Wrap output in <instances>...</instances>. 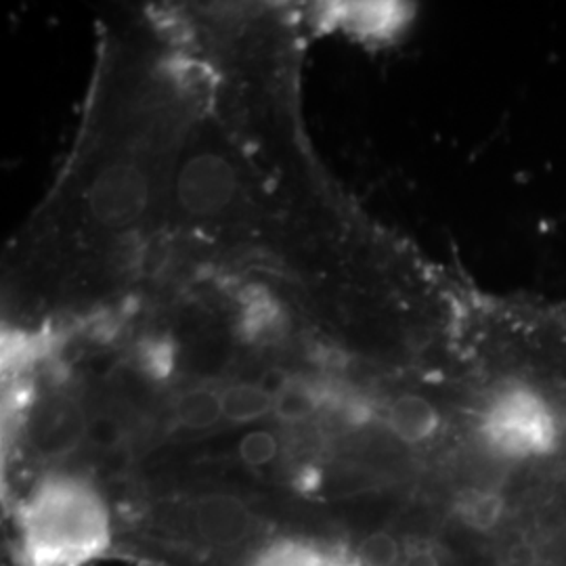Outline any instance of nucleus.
<instances>
[{"mask_svg": "<svg viewBox=\"0 0 566 566\" xmlns=\"http://www.w3.org/2000/svg\"><path fill=\"white\" fill-rule=\"evenodd\" d=\"M243 325L248 329L250 336L254 338H263L273 334L275 329L273 327H280V313H277V306L269 301H254V303L248 306L245 311V319Z\"/></svg>", "mask_w": 566, "mask_h": 566, "instance_id": "obj_15", "label": "nucleus"}, {"mask_svg": "<svg viewBox=\"0 0 566 566\" xmlns=\"http://www.w3.org/2000/svg\"><path fill=\"white\" fill-rule=\"evenodd\" d=\"M280 451L277 437L269 430H250L245 432L238 446V453L242 458V462L250 468H263L269 465Z\"/></svg>", "mask_w": 566, "mask_h": 566, "instance_id": "obj_14", "label": "nucleus"}, {"mask_svg": "<svg viewBox=\"0 0 566 566\" xmlns=\"http://www.w3.org/2000/svg\"><path fill=\"white\" fill-rule=\"evenodd\" d=\"M147 179L133 164L107 166L93 182L91 212L97 223L122 229L135 223L147 208Z\"/></svg>", "mask_w": 566, "mask_h": 566, "instance_id": "obj_4", "label": "nucleus"}, {"mask_svg": "<svg viewBox=\"0 0 566 566\" xmlns=\"http://www.w3.org/2000/svg\"><path fill=\"white\" fill-rule=\"evenodd\" d=\"M353 554L361 566H401L403 560L401 544L386 531L364 537Z\"/></svg>", "mask_w": 566, "mask_h": 566, "instance_id": "obj_13", "label": "nucleus"}, {"mask_svg": "<svg viewBox=\"0 0 566 566\" xmlns=\"http://www.w3.org/2000/svg\"><path fill=\"white\" fill-rule=\"evenodd\" d=\"M182 528L203 547H238L254 539L261 518L233 495H203L181 512Z\"/></svg>", "mask_w": 566, "mask_h": 566, "instance_id": "obj_3", "label": "nucleus"}, {"mask_svg": "<svg viewBox=\"0 0 566 566\" xmlns=\"http://www.w3.org/2000/svg\"><path fill=\"white\" fill-rule=\"evenodd\" d=\"M13 566H88L109 556L116 526L91 481L55 472L28 489L11 512Z\"/></svg>", "mask_w": 566, "mask_h": 566, "instance_id": "obj_1", "label": "nucleus"}, {"mask_svg": "<svg viewBox=\"0 0 566 566\" xmlns=\"http://www.w3.org/2000/svg\"><path fill=\"white\" fill-rule=\"evenodd\" d=\"M386 424L405 446H420L437 434L441 416L424 397L403 395L386 409Z\"/></svg>", "mask_w": 566, "mask_h": 566, "instance_id": "obj_7", "label": "nucleus"}, {"mask_svg": "<svg viewBox=\"0 0 566 566\" xmlns=\"http://www.w3.org/2000/svg\"><path fill=\"white\" fill-rule=\"evenodd\" d=\"M172 416L179 428L185 430H210L224 420L221 390L196 386L177 397Z\"/></svg>", "mask_w": 566, "mask_h": 566, "instance_id": "obj_8", "label": "nucleus"}, {"mask_svg": "<svg viewBox=\"0 0 566 566\" xmlns=\"http://www.w3.org/2000/svg\"><path fill=\"white\" fill-rule=\"evenodd\" d=\"M453 514L472 531H491L504 516V500L493 491L470 489L455 497Z\"/></svg>", "mask_w": 566, "mask_h": 566, "instance_id": "obj_11", "label": "nucleus"}, {"mask_svg": "<svg viewBox=\"0 0 566 566\" xmlns=\"http://www.w3.org/2000/svg\"><path fill=\"white\" fill-rule=\"evenodd\" d=\"M322 405V395L303 382L283 386L275 392V413L287 422H303L317 413Z\"/></svg>", "mask_w": 566, "mask_h": 566, "instance_id": "obj_12", "label": "nucleus"}, {"mask_svg": "<svg viewBox=\"0 0 566 566\" xmlns=\"http://www.w3.org/2000/svg\"><path fill=\"white\" fill-rule=\"evenodd\" d=\"M238 175L221 156L202 154L185 164L177 182L182 208L193 217H212L223 212L235 198Z\"/></svg>", "mask_w": 566, "mask_h": 566, "instance_id": "obj_5", "label": "nucleus"}, {"mask_svg": "<svg viewBox=\"0 0 566 566\" xmlns=\"http://www.w3.org/2000/svg\"><path fill=\"white\" fill-rule=\"evenodd\" d=\"M486 443L506 458H533L549 453L558 426L546 401L525 388L500 395L483 420Z\"/></svg>", "mask_w": 566, "mask_h": 566, "instance_id": "obj_2", "label": "nucleus"}, {"mask_svg": "<svg viewBox=\"0 0 566 566\" xmlns=\"http://www.w3.org/2000/svg\"><path fill=\"white\" fill-rule=\"evenodd\" d=\"M245 566H361L355 554L303 535H282L264 542Z\"/></svg>", "mask_w": 566, "mask_h": 566, "instance_id": "obj_6", "label": "nucleus"}, {"mask_svg": "<svg viewBox=\"0 0 566 566\" xmlns=\"http://www.w3.org/2000/svg\"><path fill=\"white\" fill-rule=\"evenodd\" d=\"M224 420L233 424H250L275 411V392L259 385H233L221 390Z\"/></svg>", "mask_w": 566, "mask_h": 566, "instance_id": "obj_9", "label": "nucleus"}, {"mask_svg": "<svg viewBox=\"0 0 566 566\" xmlns=\"http://www.w3.org/2000/svg\"><path fill=\"white\" fill-rule=\"evenodd\" d=\"M336 21L355 30L364 36H385L395 25H399L401 9L397 4L385 2H357V4H343L340 9L332 11Z\"/></svg>", "mask_w": 566, "mask_h": 566, "instance_id": "obj_10", "label": "nucleus"}, {"mask_svg": "<svg viewBox=\"0 0 566 566\" xmlns=\"http://www.w3.org/2000/svg\"><path fill=\"white\" fill-rule=\"evenodd\" d=\"M401 566H441V558L430 546H411L405 549Z\"/></svg>", "mask_w": 566, "mask_h": 566, "instance_id": "obj_16", "label": "nucleus"}]
</instances>
